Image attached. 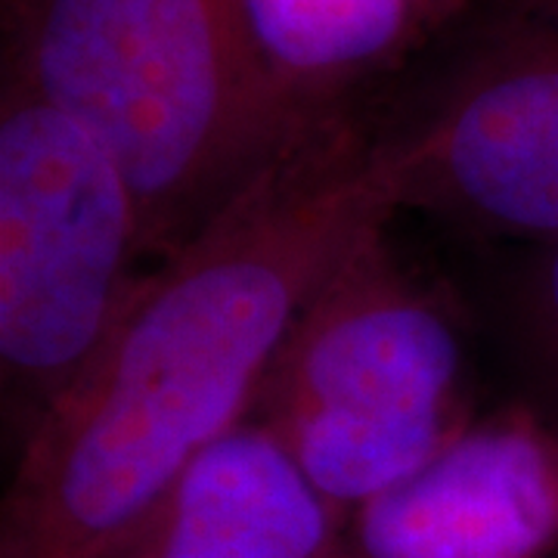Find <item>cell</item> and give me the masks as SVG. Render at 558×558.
Wrapping results in <instances>:
<instances>
[{
    "mask_svg": "<svg viewBox=\"0 0 558 558\" xmlns=\"http://www.w3.org/2000/svg\"><path fill=\"white\" fill-rule=\"evenodd\" d=\"M0 81L112 153L159 264L326 124L279 97L227 0H0Z\"/></svg>",
    "mask_w": 558,
    "mask_h": 558,
    "instance_id": "cell-2",
    "label": "cell"
},
{
    "mask_svg": "<svg viewBox=\"0 0 558 558\" xmlns=\"http://www.w3.org/2000/svg\"><path fill=\"white\" fill-rule=\"evenodd\" d=\"M395 208L475 240L558 236V22L481 7L360 109Z\"/></svg>",
    "mask_w": 558,
    "mask_h": 558,
    "instance_id": "cell-5",
    "label": "cell"
},
{
    "mask_svg": "<svg viewBox=\"0 0 558 558\" xmlns=\"http://www.w3.org/2000/svg\"><path fill=\"white\" fill-rule=\"evenodd\" d=\"M398 215L363 116L326 121L143 279L100 354L13 457L0 558H116L267 369L348 245Z\"/></svg>",
    "mask_w": 558,
    "mask_h": 558,
    "instance_id": "cell-1",
    "label": "cell"
},
{
    "mask_svg": "<svg viewBox=\"0 0 558 558\" xmlns=\"http://www.w3.org/2000/svg\"><path fill=\"white\" fill-rule=\"evenodd\" d=\"M487 329L512 395L558 428V236L524 242L499 264L487 295Z\"/></svg>",
    "mask_w": 558,
    "mask_h": 558,
    "instance_id": "cell-9",
    "label": "cell"
},
{
    "mask_svg": "<svg viewBox=\"0 0 558 558\" xmlns=\"http://www.w3.org/2000/svg\"><path fill=\"white\" fill-rule=\"evenodd\" d=\"M478 413L465 304L379 220L301 307L248 418L351 512L416 475Z\"/></svg>",
    "mask_w": 558,
    "mask_h": 558,
    "instance_id": "cell-3",
    "label": "cell"
},
{
    "mask_svg": "<svg viewBox=\"0 0 558 558\" xmlns=\"http://www.w3.org/2000/svg\"><path fill=\"white\" fill-rule=\"evenodd\" d=\"M267 81L301 116L357 112L447 32L432 0H227Z\"/></svg>",
    "mask_w": 558,
    "mask_h": 558,
    "instance_id": "cell-8",
    "label": "cell"
},
{
    "mask_svg": "<svg viewBox=\"0 0 558 558\" xmlns=\"http://www.w3.org/2000/svg\"><path fill=\"white\" fill-rule=\"evenodd\" d=\"M348 512L258 418L193 459L116 558H348Z\"/></svg>",
    "mask_w": 558,
    "mask_h": 558,
    "instance_id": "cell-7",
    "label": "cell"
},
{
    "mask_svg": "<svg viewBox=\"0 0 558 558\" xmlns=\"http://www.w3.org/2000/svg\"><path fill=\"white\" fill-rule=\"evenodd\" d=\"M143 258L140 205L112 153L0 81V388L16 450L137 299Z\"/></svg>",
    "mask_w": 558,
    "mask_h": 558,
    "instance_id": "cell-4",
    "label": "cell"
},
{
    "mask_svg": "<svg viewBox=\"0 0 558 558\" xmlns=\"http://www.w3.org/2000/svg\"><path fill=\"white\" fill-rule=\"evenodd\" d=\"M490 7H506V10L534 13V16H543V20L558 22V0H494Z\"/></svg>",
    "mask_w": 558,
    "mask_h": 558,
    "instance_id": "cell-11",
    "label": "cell"
},
{
    "mask_svg": "<svg viewBox=\"0 0 558 558\" xmlns=\"http://www.w3.org/2000/svg\"><path fill=\"white\" fill-rule=\"evenodd\" d=\"M348 558H556L558 428L521 398L344 521Z\"/></svg>",
    "mask_w": 558,
    "mask_h": 558,
    "instance_id": "cell-6",
    "label": "cell"
},
{
    "mask_svg": "<svg viewBox=\"0 0 558 558\" xmlns=\"http://www.w3.org/2000/svg\"><path fill=\"white\" fill-rule=\"evenodd\" d=\"M556 558H558V556H556Z\"/></svg>",
    "mask_w": 558,
    "mask_h": 558,
    "instance_id": "cell-12",
    "label": "cell"
},
{
    "mask_svg": "<svg viewBox=\"0 0 558 558\" xmlns=\"http://www.w3.org/2000/svg\"><path fill=\"white\" fill-rule=\"evenodd\" d=\"M435 3V10H438V16L444 20V25L450 28L453 22H459L462 16H469V13H475L481 7H487L490 0H432Z\"/></svg>",
    "mask_w": 558,
    "mask_h": 558,
    "instance_id": "cell-10",
    "label": "cell"
}]
</instances>
